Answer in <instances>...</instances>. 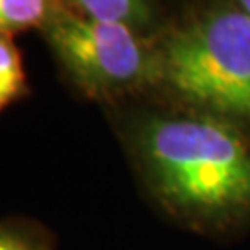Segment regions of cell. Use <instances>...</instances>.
<instances>
[{
    "instance_id": "cell-1",
    "label": "cell",
    "mask_w": 250,
    "mask_h": 250,
    "mask_svg": "<svg viewBox=\"0 0 250 250\" xmlns=\"http://www.w3.org/2000/svg\"><path fill=\"white\" fill-rule=\"evenodd\" d=\"M139 150L160 197L197 217L250 209V145L213 117H156L139 130Z\"/></svg>"
},
{
    "instance_id": "cell-2",
    "label": "cell",
    "mask_w": 250,
    "mask_h": 250,
    "mask_svg": "<svg viewBox=\"0 0 250 250\" xmlns=\"http://www.w3.org/2000/svg\"><path fill=\"white\" fill-rule=\"evenodd\" d=\"M163 82L221 115L250 121V17L226 9L170 34L161 48Z\"/></svg>"
},
{
    "instance_id": "cell-3",
    "label": "cell",
    "mask_w": 250,
    "mask_h": 250,
    "mask_svg": "<svg viewBox=\"0 0 250 250\" xmlns=\"http://www.w3.org/2000/svg\"><path fill=\"white\" fill-rule=\"evenodd\" d=\"M41 34L72 83L91 99H113L163 82L161 54L132 28L99 22L63 6Z\"/></svg>"
},
{
    "instance_id": "cell-4",
    "label": "cell",
    "mask_w": 250,
    "mask_h": 250,
    "mask_svg": "<svg viewBox=\"0 0 250 250\" xmlns=\"http://www.w3.org/2000/svg\"><path fill=\"white\" fill-rule=\"evenodd\" d=\"M63 4L83 17L123 24L139 32L150 24L152 11L145 0H63Z\"/></svg>"
},
{
    "instance_id": "cell-5",
    "label": "cell",
    "mask_w": 250,
    "mask_h": 250,
    "mask_svg": "<svg viewBox=\"0 0 250 250\" xmlns=\"http://www.w3.org/2000/svg\"><path fill=\"white\" fill-rule=\"evenodd\" d=\"M63 6V0H0V36L28 30L41 32Z\"/></svg>"
},
{
    "instance_id": "cell-6",
    "label": "cell",
    "mask_w": 250,
    "mask_h": 250,
    "mask_svg": "<svg viewBox=\"0 0 250 250\" xmlns=\"http://www.w3.org/2000/svg\"><path fill=\"white\" fill-rule=\"evenodd\" d=\"M26 93L22 54L11 36H0V113Z\"/></svg>"
},
{
    "instance_id": "cell-7",
    "label": "cell",
    "mask_w": 250,
    "mask_h": 250,
    "mask_svg": "<svg viewBox=\"0 0 250 250\" xmlns=\"http://www.w3.org/2000/svg\"><path fill=\"white\" fill-rule=\"evenodd\" d=\"M0 250H30V249L21 239H17V237L0 232Z\"/></svg>"
},
{
    "instance_id": "cell-8",
    "label": "cell",
    "mask_w": 250,
    "mask_h": 250,
    "mask_svg": "<svg viewBox=\"0 0 250 250\" xmlns=\"http://www.w3.org/2000/svg\"><path fill=\"white\" fill-rule=\"evenodd\" d=\"M239 4H241L243 11L250 17V0H239Z\"/></svg>"
}]
</instances>
